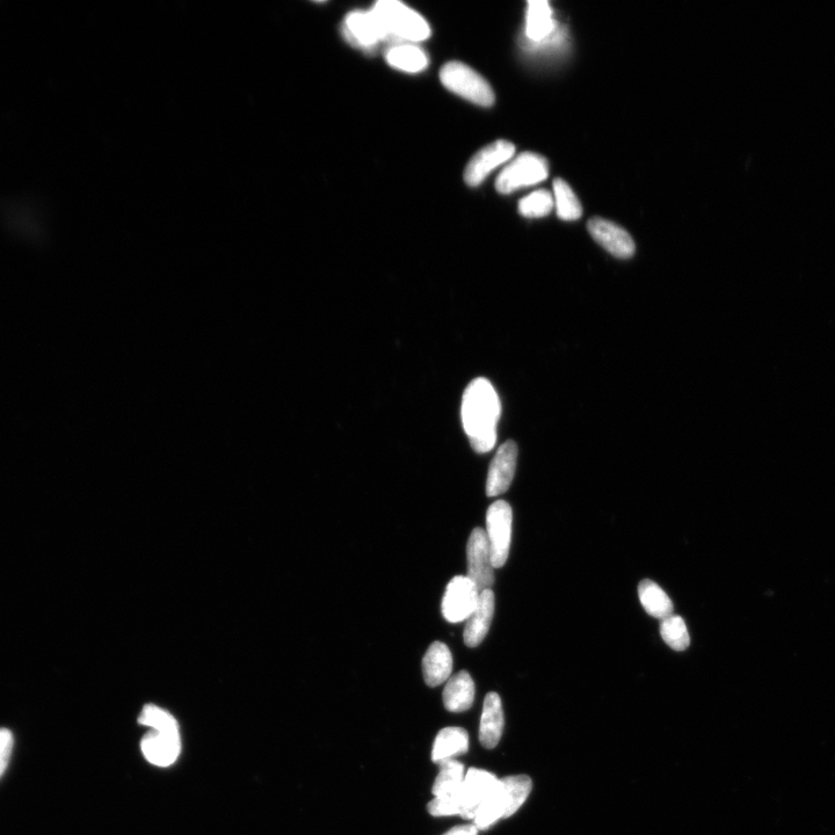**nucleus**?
I'll return each mask as SVG.
<instances>
[{"label":"nucleus","instance_id":"obj_1","mask_svg":"<svg viewBox=\"0 0 835 835\" xmlns=\"http://www.w3.org/2000/svg\"><path fill=\"white\" fill-rule=\"evenodd\" d=\"M462 423L470 444L479 454L489 453L497 442L501 405L495 388L486 379H476L464 391Z\"/></svg>","mask_w":835,"mask_h":835},{"label":"nucleus","instance_id":"obj_2","mask_svg":"<svg viewBox=\"0 0 835 835\" xmlns=\"http://www.w3.org/2000/svg\"><path fill=\"white\" fill-rule=\"evenodd\" d=\"M384 29L394 38L420 42L430 38L431 28L419 13L395 0H382L373 10Z\"/></svg>","mask_w":835,"mask_h":835},{"label":"nucleus","instance_id":"obj_3","mask_svg":"<svg viewBox=\"0 0 835 835\" xmlns=\"http://www.w3.org/2000/svg\"><path fill=\"white\" fill-rule=\"evenodd\" d=\"M441 83L446 89L467 99L470 103L490 107L495 104V93L485 79L467 64L449 62L440 71Z\"/></svg>","mask_w":835,"mask_h":835},{"label":"nucleus","instance_id":"obj_4","mask_svg":"<svg viewBox=\"0 0 835 835\" xmlns=\"http://www.w3.org/2000/svg\"><path fill=\"white\" fill-rule=\"evenodd\" d=\"M548 174L546 158L533 152H525L500 173L496 188L500 194H510L522 187L541 183L548 178Z\"/></svg>","mask_w":835,"mask_h":835},{"label":"nucleus","instance_id":"obj_5","mask_svg":"<svg viewBox=\"0 0 835 835\" xmlns=\"http://www.w3.org/2000/svg\"><path fill=\"white\" fill-rule=\"evenodd\" d=\"M513 512L505 500L493 503L486 512V536L490 544L493 568L500 569L510 555Z\"/></svg>","mask_w":835,"mask_h":835},{"label":"nucleus","instance_id":"obj_6","mask_svg":"<svg viewBox=\"0 0 835 835\" xmlns=\"http://www.w3.org/2000/svg\"><path fill=\"white\" fill-rule=\"evenodd\" d=\"M468 578L477 587L479 593L491 590L495 584V568L488 536L482 528H475L469 537L467 546Z\"/></svg>","mask_w":835,"mask_h":835},{"label":"nucleus","instance_id":"obj_7","mask_svg":"<svg viewBox=\"0 0 835 835\" xmlns=\"http://www.w3.org/2000/svg\"><path fill=\"white\" fill-rule=\"evenodd\" d=\"M479 599L477 587L467 576L450 580L442 599L441 611L449 623L467 621L473 614Z\"/></svg>","mask_w":835,"mask_h":835},{"label":"nucleus","instance_id":"obj_8","mask_svg":"<svg viewBox=\"0 0 835 835\" xmlns=\"http://www.w3.org/2000/svg\"><path fill=\"white\" fill-rule=\"evenodd\" d=\"M499 780L496 775L482 769L470 768L461 789V817L474 820L477 809L495 793Z\"/></svg>","mask_w":835,"mask_h":835},{"label":"nucleus","instance_id":"obj_9","mask_svg":"<svg viewBox=\"0 0 835 835\" xmlns=\"http://www.w3.org/2000/svg\"><path fill=\"white\" fill-rule=\"evenodd\" d=\"M515 147L511 142L499 140L478 152L467 166L464 179L469 186L482 184L489 174L501 164L510 161Z\"/></svg>","mask_w":835,"mask_h":835},{"label":"nucleus","instance_id":"obj_10","mask_svg":"<svg viewBox=\"0 0 835 835\" xmlns=\"http://www.w3.org/2000/svg\"><path fill=\"white\" fill-rule=\"evenodd\" d=\"M517 461V444L511 440L506 441L498 449L495 459L491 462L488 481H486V496L497 497L510 489L515 469H517Z\"/></svg>","mask_w":835,"mask_h":835},{"label":"nucleus","instance_id":"obj_11","mask_svg":"<svg viewBox=\"0 0 835 835\" xmlns=\"http://www.w3.org/2000/svg\"><path fill=\"white\" fill-rule=\"evenodd\" d=\"M587 229L594 241L616 258L628 259L634 256L636 249L634 239L619 225L595 217L588 221Z\"/></svg>","mask_w":835,"mask_h":835},{"label":"nucleus","instance_id":"obj_12","mask_svg":"<svg viewBox=\"0 0 835 835\" xmlns=\"http://www.w3.org/2000/svg\"><path fill=\"white\" fill-rule=\"evenodd\" d=\"M345 33L352 43L362 47L376 46L390 36L373 11L351 13L346 18Z\"/></svg>","mask_w":835,"mask_h":835},{"label":"nucleus","instance_id":"obj_13","mask_svg":"<svg viewBox=\"0 0 835 835\" xmlns=\"http://www.w3.org/2000/svg\"><path fill=\"white\" fill-rule=\"evenodd\" d=\"M142 752L150 764L167 767L173 764L181 751L179 732L151 731L142 740Z\"/></svg>","mask_w":835,"mask_h":835},{"label":"nucleus","instance_id":"obj_14","mask_svg":"<svg viewBox=\"0 0 835 835\" xmlns=\"http://www.w3.org/2000/svg\"><path fill=\"white\" fill-rule=\"evenodd\" d=\"M493 615H495V593L485 590L479 593L477 606L467 620L464 629V643L468 648H477L488 635Z\"/></svg>","mask_w":835,"mask_h":835},{"label":"nucleus","instance_id":"obj_15","mask_svg":"<svg viewBox=\"0 0 835 835\" xmlns=\"http://www.w3.org/2000/svg\"><path fill=\"white\" fill-rule=\"evenodd\" d=\"M504 710L500 696L489 693L485 696L481 725H479V742L485 749L492 750L499 744L504 731Z\"/></svg>","mask_w":835,"mask_h":835},{"label":"nucleus","instance_id":"obj_16","mask_svg":"<svg viewBox=\"0 0 835 835\" xmlns=\"http://www.w3.org/2000/svg\"><path fill=\"white\" fill-rule=\"evenodd\" d=\"M453 671V656L448 646L434 642L423 659V674L427 686L438 687L448 681Z\"/></svg>","mask_w":835,"mask_h":835},{"label":"nucleus","instance_id":"obj_17","mask_svg":"<svg viewBox=\"0 0 835 835\" xmlns=\"http://www.w3.org/2000/svg\"><path fill=\"white\" fill-rule=\"evenodd\" d=\"M474 700L475 682L467 671L449 678L444 689V703L450 713H464L473 706Z\"/></svg>","mask_w":835,"mask_h":835},{"label":"nucleus","instance_id":"obj_18","mask_svg":"<svg viewBox=\"0 0 835 835\" xmlns=\"http://www.w3.org/2000/svg\"><path fill=\"white\" fill-rule=\"evenodd\" d=\"M469 750V735L462 728H446L439 732L432 750V761L438 764L440 761L454 759L459 755L466 754Z\"/></svg>","mask_w":835,"mask_h":835},{"label":"nucleus","instance_id":"obj_19","mask_svg":"<svg viewBox=\"0 0 835 835\" xmlns=\"http://www.w3.org/2000/svg\"><path fill=\"white\" fill-rule=\"evenodd\" d=\"M553 10L546 0L528 3L526 33L535 42L546 40L554 31Z\"/></svg>","mask_w":835,"mask_h":835},{"label":"nucleus","instance_id":"obj_20","mask_svg":"<svg viewBox=\"0 0 835 835\" xmlns=\"http://www.w3.org/2000/svg\"><path fill=\"white\" fill-rule=\"evenodd\" d=\"M638 597H640L641 604L646 613L656 617V619L665 620L667 617L673 615V602L668 597L667 593L655 582L650 579H645L638 586Z\"/></svg>","mask_w":835,"mask_h":835},{"label":"nucleus","instance_id":"obj_21","mask_svg":"<svg viewBox=\"0 0 835 835\" xmlns=\"http://www.w3.org/2000/svg\"><path fill=\"white\" fill-rule=\"evenodd\" d=\"M532 788V779L527 775L507 776V778L500 779L501 797H503L505 805V818L512 817L524 805Z\"/></svg>","mask_w":835,"mask_h":835},{"label":"nucleus","instance_id":"obj_22","mask_svg":"<svg viewBox=\"0 0 835 835\" xmlns=\"http://www.w3.org/2000/svg\"><path fill=\"white\" fill-rule=\"evenodd\" d=\"M440 773L433 784L432 793L435 797L448 796L459 793L463 786L464 766L454 759L438 762Z\"/></svg>","mask_w":835,"mask_h":835},{"label":"nucleus","instance_id":"obj_23","mask_svg":"<svg viewBox=\"0 0 835 835\" xmlns=\"http://www.w3.org/2000/svg\"><path fill=\"white\" fill-rule=\"evenodd\" d=\"M387 61L391 67L411 72V74H417V72L425 70L428 64V58L424 50L413 45L391 48L387 54Z\"/></svg>","mask_w":835,"mask_h":835},{"label":"nucleus","instance_id":"obj_24","mask_svg":"<svg viewBox=\"0 0 835 835\" xmlns=\"http://www.w3.org/2000/svg\"><path fill=\"white\" fill-rule=\"evenodd\" d=\"M555 206L559 219L563 221H576L583 214L582 203L573 193L568 183L562 179L554 181Z\"/></svg>","mask_w":835,"mask_h":835},{"label":"nucleus","instance_id":"obj_25","mask_svg":"<svg viewBox=\"0 0 835 835\" xmlns=\"http://www.w3.org/2000/svg\"><path fill=\"white\" fill-rule=\"evenodd\" d=\"M505 818V805L501 797L500 780L499 786L489 798L481 804L475 813L474 822L477 830H488L495 825L499 819Z\"/></svg>","mask_w":835,"mask_h":835},{"label":"nucleus","instance_id":"obj_26","mask_svg":"<svg viewBox=\"0 0 835 835\" xmlns=\"http://www.w3.org/2000/svg\"><path fill=\"white\" fill-rule=\"evenodd\" d=\"M660 635L664 642L675 651H684L691 644L686 623L681 616L672 615L660 624Z\"/></svg>","mask_w":835,"mask_h":835},{"label":"nucleus","instance_id":"obj_27","mask_svg":"<svg viewBox=\"0 0 835 835\" xmlns=\"http://www.w3.org/2000/svg\"><path fill=\"white\" fill-rule=\"evenodd\" d=\"M555 206L553 195L547 191H536L519 203V210L528 219H540L551 213Z\"/></svg>","mask_w":835,"mask_h":835},{"label":"nucleus","instance_id":"obj_28","mask_svg":"<svg viewBox=\"0 0 835 835\" xmlns=\"http://www.w3.org/2000/svg\"><path fill=\"white\" fill-rule=\"evenodd\" d=\"M139 722L159 732H179L178 723L174 717L161 708L145 706Z\"/></svg>","mask_w":835,"mask_h":835},{"label":"nucleus","instance_id":"obj_29","mask_svg":"<svg viewBox=\"0 0 835 835\" xmlns=\"http://www.w3.org/2000/svg\"><path fill=\"white\" fill-rule=\"evenodd\" d=\"M427 809L433 817L461 816V790L453 795L435 797L428 803Z\"/></svg>","mask_w":835,"mask_h":835},{"label":"nucleus","instance_id":"obj_30","mask_svg":"<svg viewBox=\"0 0 835 835\" xmlns=\"http://www.w3.org/2000/svg\"><path fill=\"white\" fill-rule=\"evenodd\" d=\"M13 746V733L9 729H0V778L9 767Z\"/></svg>","mask_w":835,"mask_h":835},{"label":"nucleus","instance_id":"obj_31","mask_svg":"<svg viewBox=\"0 0 835 835\" xmlns=\"http://www.w3.org/2000/svg\"><path fill=\"white\" fill-rule=\"evenodd\" d=\"M444 835H478V830L475 825H460L448 831Z\"/></svg>","mask_w":835,"mask_h":835}]
</instances>
